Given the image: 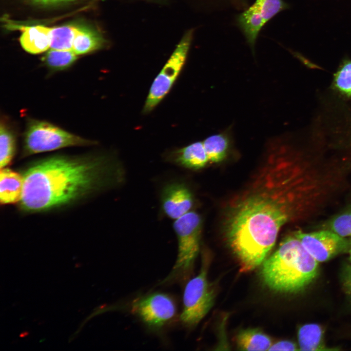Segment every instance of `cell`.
Listing matches in <instances>:
<instances>
[{
	"mask_svg": "<svg viewBox=\"0 0 351 351\" xmlns=\"http://www.w3.org/2000/svg\"><path fill=\"white\" fill-rule=\"evenodd\" d=\"M280 168L272 163L265 168L228 211L226 236L242 272L252 271L262 264L281 228L290 218L287 179L282 176Z\"/></svg>",
	"mask_w": 351,
	"mask_h": 351,
	"instance_id": "6da1fadb",
	"label": "cell"
},
{
	"mask_svg": "<svg viewBox=\"0 0 351 351\" xmlns=\"http://www.w3.org/2000/svg\"><path fill=\"white\" fill-rule=\"evenodd\" d=\"M124 176L120 163L105 155L47 158L32 165L22 176L20 207L30 213L60 207L119 184Z\"/></svg>",
	"mask_w": 351,
	"mask_h": 351,
	"instance_id": "7a4b0ae2",
	"label": "cell"
},
{
	"mask_svg": "<svg viewBox=\"0 0 351 351\" xmlns=\"http://www.w3.org/2000/svg\"><path fill=\"white\" fill-rule=\"evenodd\" d=\"M318 262L293 234L286 237L277 249L262 264L260 276L273 291L296 293L307 287L317 276Z\"/></svg>",
	"mask_w": 351,
	"mask_h": 351,
	"instance_id": "3957f363",
	"label": "cell"
},
{
	"mask_svg": "<svg viewBox=\"0 0 351 351\" xmlns=\"http://www.w3.org/2000/svg\"><path fill=\"white\" fill-rule=\"evenodd\" d=\"M173 227L178 240V253L165 281L183 280L189 275L199 253L202 219L197 213L190 211L176 219Z\"/></svg>",
	"mask_w": 351,
	"mask_h": 351,
	"instance_id": "277c9868",
	"label": "cell"
},
{
	"mask_svg": "<svg viewBox=\"0 0 351 351\" xmlns=\"http://www.w3.org/2000/svg\"><path fill=\"white\" fill-rule=\"evenodd\" d=\"M93 144L94 142L91 140L69 133L49 122L30 119L23 134V156Z\"/></svg>",
	"mask_w": 351,
	"mask_h": 351,
	"instance_id": "5b68a950",
	"label": "cell"
},
{
	"mask_svg": "<svg viewBox=\"0 0 351 351\" xmlns=\"http://www.w3.org/2000/svg\"><path fill=\"white\" fill-rule=\"evenodd\" d=\"M207 262H203L199 273L187 283L183 296L182 322L188 327L197 325L213 307L214 291L207 278Z\"/></svg>",
	"mask_w": 351,
	"mask_h": 351,
	"instance_id": "8992f818",
	"label": "cell"
},
{
	"mask_svg": "<svg viewBox=\"0 0 351 351\" xmlns=\"http://www.w3.org/2000/svg\"><path fill=\"white\" fill-rule=\"evenodd\" d=\"M193 33L192 30L185 33L153 81L144 104V113L151 112L170 90L185 62Z\"/></svg>",
	"mask_w": 351,
	"mask_h": 351,
	"instance_id": "52a82bcc",
	"label": "cell"
},
{
	"mask_svg": "<svg viewBox=\"0 0 351 351\" xmlns=\"http://www.w3.org/2000/svg\"><path fill=\"white\" fill-rule=\"evenodd\" d=\"M303 246L318 263L328 261L339 254L348 252L351 242L333 231L294 234Z\"/></svg>",
	"mask_w": 351,
	"mask_h": 351,
	"instance_id": "ba28073f",
	"label": "cell"
},
{
	"mask_svg": "<svg viewBox=\"0 0 351 351\" xmlns=\"http://www.w3.org/2000/svg\"><path fill=\"white\" fill-rule=\"evenodd\" d=\"M132 311L148 326L159 328L174 317L176 308L168 295L155 292L135 301Z\"/></svg>",
	"mask_w": 351,
	"mask_h": 351,
	"instance_id": "9c48e42d",
	"label": "cell"
},
{
	"mask_svg": "<svg viewBox=\"0 0 351 351\" xmlns=\"http://www.w3.org/2000/svg\"><path fill=\"white\" fill-rule=\"evenodd\" d=\"M287 7L283 0H256L239 15L238 24L251 46L264 25Z\"/></svg>",
	"mask_w": 351,
	"mask_h": 351,
	"instance_id": "30bf717a",
	"label": "cell"
},
{
	"mask_svg": "<svg viewBox=\"0 0 351 351\" xmlns=\"http://www.w3.org/2000/svg\"><path fill=\"white\" fill-rule=\"evenodd\" d=\"M161 204L165 214L176 219L190 211L193 204V195L184 184L169 183L163 189Z\"/></svg>",
	"mask_w": 351,
	"mask_h": 351,
	"instance_id": "8fae6325",
	"label": "cell"
},
{
	"mask_svg": "<svg viewBox=\"0 0 351 351\" xmlns=\"http://www.w3.org/2000/svg\"><path fill=\"white\" fill-rule=\"evenodd\" d=\"M22 31L20 41L26 52L37 54L45 51L50 47L51 28L43 25L19 26Z\"/></svg>",
	"mask_w": 351,
	"mask_h": 351,
	"instance_id": "7c38bea8",
	"label": "cell"
},
{
	"mask_svg": "<svg viewBox=\"0 0 351 351\" xmlns=\"http://www.w3.org/2000/svg\"><path fill=\"white\" fill-rule=\"evenodd\" d=\"M171 156L176 163L192 170L203 168L209 163L203 141L194 142L175 150L172 152Z\"/></svg>",
	"mask_w": 351,
	"mask_h": 351,
	"instance_id": "4fadbf2b",
	"label": "cell"
},
{
	"mask_svg": "<svg viewBox=\"0 0 351 351\" xmlns=\"http://www.w3.org/2000/svg\"><path fill=\"white\" fill-rule=\"evenodd\" d=\"M23 176L7 168L0 172V200L1 204H8L20 201L22 190Z\"/></svg>",
	"mask_w": 351,
	"mask_h": 351,
	"instance_id": "5bb4252c",
	"label": "cell"
},
{
	"mask_svg": "<svg viewBox=\"0 0 351 351\" xmlns=\"http://www.w3.org/2000/svg\"><path fill=\"white\" fill-rule=\"evenodd\" d=\"M323 328L317 324H307L301 326L298 331L299 350L332 351L339 349L328 348L324 342Z\"/></svg>",
	"mask_w": 351,
	"mask_h": 351,
	"instance_id": "9a60e30c",
	"label": "cell"
},
{
	"mask_svg": "<svg viewBox=\"0 0 351 351\" xmlns=\"http://www.w3.org/2000/svg\"><path fill=\"white\" fill-rule=\"evenodd\" d=\"M236 343L243 351H269L272 345L271 338L258 329L241 330L236 336Z\"/></svg>",
	"mask_w": 351,
	"mask_h": 351,
	"instance_id": "2e32d148",
	"label": "cell"
},
{
	"mask_svg": "<svg viewBox=\"0 0 351 351\" xmlns=\"http://www.w3.org/2000/svg\"><path fill=\"white\" fill-rule=\"evenodd\" d=\"M103 39L97 32L77 27L72 50L78 55H83L100 48Z\"/></svg>",
	"mask_w": 351,
	"mask_h": 351,
	"instance_id": "e0dca14e",
	"label": "cell"
},
{
	"mask_svg": "<svg viewBox=\"0 0 351 351\" xmlns=\"http://www.w3.org/2000/svg\"><path fill=\"white\" fill-rule=\"evenodd\" d=\"M203 143L209 162L218 163L226 158L230 146V140L226 133L210 136Z\"/></svg>",
	"mask_w": 351,
	"mask_h": 351,
	"instance_id": "ac0fdd59",
	"label": "cell"
},
{
	"mask_svg": "<svg viewBox=\"0 0 351 351\" xmlns=\"http://www.w3.org/2000/svg\"><path fill=\"white\" fill-rule=\"evenodd\" d=\"M77 55L72 50L51 49L44 56L43 61L52 70H62L70 66L76 61Z\"/></svg>",
	"mask_w": 351,
	"mask_h": 351,
	"instance_id": "d6986e66",
	"label": "cell"
},
{
	"mask_svg": "<svg viewBox=\"0 0 351 351\" xmlns=\"http://www.w3.org/2000/svg\"><path fill=\"white\" fill-rule=\"evenodd\" d=\"M77 27L64 25L51 28L50 48L52 49L72 50Z\"/></svg>",
	"mask_w": 351,
	"mask_h": 351,
	"instance_id": "ffe728a7",
	"label": "cell"
},
{
	"mask_svg": "<svg viewBox=\"0 0 351 351\" xmlns=\"http://www.w3.org/2000/svg\"><path fill=\"white\" fill-rule=\"evenodd\" d=\"M16 139L11 129L4 122L0 127V168H5L11 161L15 153Z\"/></svg>",
	"mask_w": 351,
	"mask_h": 351,
	"instance_id": "44dd1931",
	"label": "cell"
},
{
	"mask_svg": "<svg viewBox=\"0 0 351 351\" xmlns=\"http://www.w3.org/2000/svg\"><path fill=\"white\" fill-rule=\"evenodd\" d=\"M332 85L341 95L351 98V60L344 59L334 75Z\"/></svg>",
	"mask_w": 351,
	"mask_h": 351,
	"instance_id": "7402d4cb",
	"label": "cell"
},
{
	"mask_svg": "<svg viewBox=\"0 0 351 351\" xmlns=\"http://www.w3.org/2000/svg\"><path fill=\"white\" fill-rule=\"evenodd\" d=\"M332 231L346 238L351 237V212L338 215L331 222Z\"/></svg>",
	"mask_w": 351,
	"mask_h": 351,
	"instance_id": "603a6c76",
	"label": "cell"
},
{
	"mask_svg": "<svg viewBox=\"0 0 351 351\" xmlns=\"http://www.w3.org/2000/svg\"><path fill=\"white\" fill-rule=\"evenodd\" d=\"M340 280L345 294L351 305V265L344 263L340 272Z\"/></svg>",
	"mask_w": 351,
	"mask_h": 351,
	"instance_id": "cb8c5ba5",
	"label": "cell"
},
{
	"mask_svg": "<svg viewBox=\"0 0 351 351\" xmlns=\"http://www.w3.org/2000/svg\"><path fill=\"white\" fill-rule=\"evenodd\" d=\"M295 343L288 340L280 341L272 344L269 351H296L299 350Z\"/></svg>",
	"mask_w": 351,
	"mask_h": 351,
	"instance_id": "d4e9b609",
	"label": "cell"
},
{
	"mask_svg": "<svg viewBox=\"0 0 351 351\" xmlns=\"http://www.w3.org/2000/svg\"><path fill=\"white\" fill-rule=\"evenodd\" d=\"M36 3H39L42 4H57L62 2H65L70 1L72 0H31Z\"/></svg>",
	"mask_w": 351,
	"mask_h": 351,
	"instance_id": "484cf974",
	"label": "cell"
},
{
	"mask_svg": "<svg viewBox=\"0 0 351 351\" xmlns=\"http://www.w3.org/2000/svg\"><path fill=\"white\" fill-rule=\"evenodd\" d=\"M28 334H29V332L27 331H25L24 332H21L19 336L20 337H25V336H27V335H28Z\"/></svg>",
	"mask_w": 351,
	"mask_h": 351,
	"instance_id": "4316f807",
	"label": "cell"
},
{
	"mask_svg": "<svg viewBox=\"0 0 351 351\" xmlns=\"http://www.w3.org/2000/svg\"><path fill=\"white\" fill-rule=\"evenodd\" d=\"M348 253H349V259L351 262V242L350 243V247Z\"/></svg>",
	"mask_w": 351,
	"mask_h": 351,
	"instance_id": "83f0119b",
	"label": "cell"
},
{
	"mask_svg": "<svg viewBox=\"0 0 351 351\" xmlns=\"http://www.w3.org/2000/svg\"><path fill=\"white\" fill-rule=\"evenodd\" d=\"M81 266V264H80V263H76V264H75V267H76V268H79V267H80Z\"/></svg>",
	"mask_w": 351,
	"mask_h": 351,
	"instance_id": "f1b7e54d",
	"label": "cell"
}]
</instances>
